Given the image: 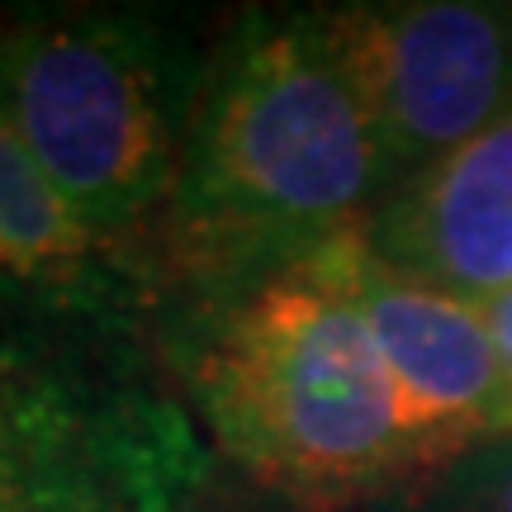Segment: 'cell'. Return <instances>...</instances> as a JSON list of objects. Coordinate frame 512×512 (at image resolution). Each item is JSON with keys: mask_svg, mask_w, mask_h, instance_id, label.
Instances as JSON below:
<instances>
[{"mask_svg": "<svg viewBox=\"0 0 512 512\" xmlns=\"http://www.w3.org/2000/svg\"><path fill=\"white\" fill-rule=\"evenodd\" d=\"M394 185L323 15L247 10L200 62L143 266L185 304H209L370 223Z\"/></svg>", "mask_w": 512, "mask_h": 512, "instance_id": "obj_1", "label": "cell"}, {"mask_svg": "<svg viewBox=\"0 0 512 512\" xmlns=\"http://www.w3.org/2000/svg\"><path fill=\"white\" fill-rule=\"evenodd\" d=\"M484 318L494 332L498 347V366H503V389H508V437H512V285L494 299H484Z\"/></svg>", "mask_w": 512, "mask_h": 512, "instance_id": "obj_11", "label": "cell"}, {"mask_svg": "<svg viewBox=\"0 0 512 512\" xmlns=\"http://www.w3.org/2000/svg\"><path fill=\"white\" fill-rule=\"evenodd\" d=\"M171 361L214 456L304 508L342 512L441 475L356 299L318 256L185 304Z\"/></svg>", "mask_w": 512, "mask_h": 512, "instance_id": "obj_2", "label": "cell"}, {"mask_svg": "<svg viewBox=\"0 0 512 512\" xmlns=\"http://www.w3.org/2000/svg\"><path fill=\"white\" fill-rule=\"evenodd\" d=\"M370 242L394 266L465 299L512 285V110L422 166L380 204Z\"/></svg>", "mask_w": 512, "mask_h": 512, "instance_id": "obj_7", "label": "cell"}, {"mask_svg": "<svg viewBox=\"0 0 512 512\" xmlns=\"http://www.w3.org/2000/svg\"><path fill=\"white\" fill-rule=\"evenodd\" d=\"M418 512H512V437L475 446L432 475Z\"/></svg>", "mask_w": 512, "mask_h": 512, "instance_id": "obj_9", "label": "cell"}, {"mask_svg": "<svg viewBox=\"0 0 512 512\" xmlns=\"http://www.w3.org/2000/svg\"><path fill=\"white\" fill-rule=\"evenodd\" d=\"M128 280L0 114V290L48 309L100 313L119 304Z\"/></svg>", "mask_w": 512, "mask_h": 512, "instance_id": "obj_8", "label": "cell"}, {"mask_svg": "<svg viewBox=\"0 0 512 512\" xmlns=\"http://www.w3.org/2000/svg\"><path fill=\"white\" fill-rule=\"evenodd\" d=\"M214 465L195 413L128 356L0 337V512H190Z\"/></svg>", "mask_w": 512, "mask_h": 512, "instance_id": "obj_4", "label": "cell"}, {"mask_svg": "<svg viewBox=\"0 0 512 512\" xmlns=\"http://www.w3.org/2000/svg\"><path fill=\"white\" fill-rule=\"evenodd\" d=\"M200 67L162 24L124 10H0V114L95 242L143 275Z\"/></svg>", "mask_w": 512, "mask_h": 512, "instance_id": "obj_3", "label": "cell"}, {"mask_svg": "<svg viewBox=\"0 0 512 512\" xmlns=\"http://www.w3.org/2000/svg\"><path fill=\"white\" fill-rule=\"evenodd\" d=\"M318 15L399 185L512 110V10L408 0Z\"/></svg>", "mask_w": 512, "mask_h": 512, "instance_id": "obj_5", "label": "cell"}, {"mask_svg": "<svg viewBox=\"0 0 512 512\" xmlns=\"http://www.w3.org/2000/svg\"><path fill=\"white\" fill-rule=\"evenodd\" d=\"M190 512H318V508H304V503H294V498L275 494V489L238 475V470H228L219 460Z\"/></svg>", "mask_w": 512, "mask_h": 512, "instance_id": "obj_10", "label": "cell"}, {"mask_svg": "<svg viewBox=\"0 0 512 512\" xmlns=\"http://www.w3.org/2000/svg\"><path fill=\"white\" fill-rule=\"evenodd\" d=\"M318 266L356 299L437 465L508 437V389L484 304L394 266L370 223L318 247Z\"/></svg>", "mask_w": 512, "mask_h": 512, "instance_id": "obj_6", "label": "cell"}]
</instances>
